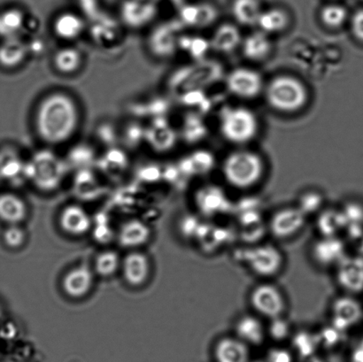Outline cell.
<instances>
[{"instance_id":"obj_1","label":"cell","mask_w":363,"mask_h":362,"mask_svg":"<svg viewBox=\"0 0 363 362\" xmlns=\"http://www.w3.org/2000/svg\"><path fill=\"white\" fill-rule=\"evenodd\" d=\"M81 112L72 96L62 91H52L38 102L35 110V130L45 144L66 143L79 129Z\"/></svg>"},{"instance_id":"obj_2","label":"cell","mask_w":363,"mask_h":362,"mask_svg":"<svg viewBox=\"0 0 363 362\" xmlns=\"http://www.w3.org/2000/svg\"><path fill=\"white\" fill-rule=\"evenodd\" d=\"M222 173L224 180L231 187L247 191L262 182L265 174V163L261 155L255 152L235 151L224 159Z\"/></svg>"},{"instance_id":"obj_3","label":"cell","mask_w":363,"mask_h":362,"mask_svg":"<svg viewBox=\"0 0 363 362\" xmlns=\"http://www.w3.org/2000/svg\"><path fill=\"white\" fill-rule=\"evenodd\" d=\"M266 101L280 113H293L305 108L308 91L298 78L283 74L274 77L265 88Z\"/></svg>"},{"instance_id":"obj_4","label":"cell","mask_w":363,"mask_h":362,"mask_svg":"<svg viewBox=\"0 0 363 362\" xmlns=\"http://www.w3.org/2000/svg\"><path fill=\"white\" fill-rule=\"evenodd\" d=\"M220 134L228 142L245 145L254 140L259 131V120L251 109L228 106L220 115Z\"/></svg>"},{"instance_id":"obj_5","label":"cell","mask_w":363,"mask_h":362,"mask_svg":"<svg viewBox=\"0 0 363 362\" xmlns=\"http://www.w3.org/2000/svg\"><path fill=\"white\" fill-rule=\"evenodd\" d=\"M240 258L254 274L264 278L279 275L284 265L282 251L270 244H259L247 248Z\"/></svg>"},{"instance_id":"obj_6","label":"cell","mask_w":363,"mask_h":362,"mask_svg":"<svg viewBox=\"0 0 363 362\" xmlns=\"http://www.w3.org/2000/svg\"><path fill=\"white\" fill-rule=\"evenodd\" d=\"M249 302L258 317L268 320L283 317L287 308L286 298L282 290L270 283L256 285L249 296Z\"/></svg>"},{"instance_id":"obj_7","label":"cell","mask_w":363,"mask_h":362,"mask_svg":"<svg viewBox=\"0 0 363 362\" xmlns=\"http://www.w3.org/2000/svg\"><path fill=\"white\" fill-rule=\"evenodd\" d=\"M307 215L297 205L279 209L269 220V230L277 239H289L304 229Z\"/></svg>"},{"instance_id":"obj_8","label":"cell","mask_w":363,"mask_h":362,"mask_svg":"<svg viewBox=\"0 0 363 362\" xmlns=\"http://www.w3.org/2000/svg\"><path fill=\"white\" fill-rule=\"evenodd\" d=\"M195 204L199 214L206 218L226 215L234 208L225 191L215 184H206L199 189L195 194Z\"/></svg>"},{"instance_id":"obj_9","label":"cell","mask_w":363,"mask_h":362,"mask_svg":"<svg viewBox=\"0 0 363 362\" xmlns=\"http://www.w3.org/2000/svg\"><path fill=\"white\" fill-rule=\"evenodd\" d=\"M227 89L238 98L252 99L258 97L263 91L261 74L249 67H238L228 74Z\"/></svg>"},{"instance_id":"obj_10","label":"cell","mask_w":363,"mask_h":362,"mask_svg":"<svg viewBox=\"0 0 363 362\" xmlns=\"http://www.w3.org/2000/svg\"><path fill=\"white\" fill-rule=\"evenodd\" d=\"M363 318V307L354 295L345 294L337 298L332 305L330 324L346 332L360 324Z\"/></svg>"},{"instance_id":"obj_11","label":"cell","mask_w":363,"mask_h":362,"mask_svg":"<svg viewBox=\"0 0 363 362\" xmlns=\"http://www.w3.org/2000/svg\"><path fill=\"white\" fill-rule=\"evenodd\" d=\"M313 261L319 267L336 268L347 256L346 243L336 237H321L311 248Z\"/></svg>"},{"instance_id":"obj_12","label":"cell","mask_w":363,"mask_h":362,"mask_svg":"<svg viewBox=\"0 0 363 362\" xmlns=\"http://www.w3.org/2000/svg\"><path fill=\"white\" fill-rule=\"evenodd\" d=\"M336 268L337 285L350 295L363 293V258L347 255Z\"/></svg>"},{"instance_id":"obj_13","label":"cell","mask_w":363,"mask_h":362,"mask_svg":"<svg viewBox=\"0 0 363 362\" xmlns=\"http://www.w3.org/2000/svg\"><path fill=\"white\" fill-rule=\"evenodd\" d=\"M121 268L124 279L129 285L140 286L147 281L151 264L147 255L140 251H133L123 259Z\"/></svg>"},{"instance_id":"obj_14","label":"cell","mask_w":363,"mask_h":362,"mask_svg":"<svg viewBox=\"0 0 363 362\" xmlns=\"http://www.w3.org/2000/svg\"><path fill=\"white\" fill-rule=\"evenodd\" d=\"M94 282V273L87 266L82 265L67 273L63 278L62 288L67 296L81 299L90 293Z\"/></svg>"},{"instance_id":"obj_15","label":"cell","mask_w":363,"mask_h":362,"mask_svg":"<svg viewBox=\"0 0 363 362\" xmlns=\"http://www.w3.org/2000/svg\"><path fill=\"white\" fill-rule=\"evenodd\" d=\"M60 225L69 235L82 236L91 230V219L84 208L78 205H70L60 214Z\"/></svg>"},{"instance_id":"obj_16","label":"cell","mask_w":363,"mask_h":362,"mask_svg":"<svg viewBox=\"0 0 363 362\" xmlns=\"http://www.w3.org/2000/svg\"><path fill=\"white\" fill-rule=\"evenodd\" d=\"M235 333L247 346H259L265 341L267 328L259 317L245 315L236 322Z\"/></svg>"},{"instance_id":"obj_17","label":"cell","mask_w":363,"mask_h":362,"mask_svg":"<svg viewBox=\"0 0 363 362\" xmlns=\"http://www.w3.org/2000/svg\"><path fill=\"white\" fill-rule=\"evenodd\" d=\"M215 357L218 362H247L248 346L237 336H225L216 343Z\"/></svg>"},{"instance_id":"obj_18","label":"cell","mask_w":363,"mask_h":362,"mask_svg":"<svg viewBox=\"0 0 363 362\" xmlns=\"http://www.w3.org/2000/svg\"><path fill=\"white\" fill-rule=\"evenodd\" d=\"M28 208L23 198L16 194H0V221L9 225H18L26 219Z\"/></svg>"},{"instance_id":"obj_19","label":"cell","mask_w":363,"mask_h":362,"mask_svg":"<svg viewBox=\"0 0 363 362\" xmlns=\"http://www.w3.org/2000/svg\"><path fill=\"white\" fill-rule=\"evenodd\" d=\"M241 45L245 58L252 62H262L268 58L272 51V43L269 35L262 30L248 35Z\"/></svg>"},{"instance_id":"obj_20","label":"cell","mask_w":363,"mask_h":362,"mask_svg":"<svg viewBox=\"0 0 363 362\" xmlns=\"http://www.w3.org/2000/svg\"><path fill=\"white\" fill-rule=\"evenodd\" d=\"M28 46L16 37L7 38L0 44V66L11 69L21 65L28 55Z\"/></svg>"},{"instance_id":"obj_21","label":"cell","mask_w":363,"mask_h":362,"mask_svg":"<svg viewBox=\"0 0 363 362\" xmlns=\"http://www.w3.org/2000/svg\"><path fill=\"white\" fill-rule=\"evenodd\" d=\"M149 227L140 220H130L120 229L119 241L122 246L137 248L143 246L150 239Z\"/></svg>"},{"instance_id":"obj_22","label":"cell","mask_w":363,"mask_h":362,"mask_svg":"<svg viewBox=\"0 0 363 362\" xmlns=\"http://www.w3.org/2000/svg\"><path fill=\"white\" fill-rule=\"evenodd\" d=\"M83 19L77 14L64 13L56 17L53 30L56 37L66 41H72L80 37L84 31Z\"/></svg>"},{"instance_id":"obj_23","label":"cell","mask_w":363,"mask_h":362,"mask_svg":"<svg viewBox=\"0 0 363 362\" xmlns=\"http://www.w3.org/2000/svg\"><path fill=\"white\" fill-rule=\"evenodd\" d=\"M242 43L240 30L233 24L220 25L213 35L211 46L216 52L230 53L235 51Z\"/></svg>"},{"instance_id":"obj_24","label":"cell","mask_w":363,"mask_h":362,"mask_svg":"<svg viewBox=\"0 0 363 362\" xmlns=\"http://www.w3.org/2000/svg\"><path fill=\"white\" fill-rule=\"evenodd\" d=\"M316 227L321 237H336L346 229V221L340 208L323 209L318 214Z\"/></svg>"},{"instance_id":"obj_25","label":"cell","mask_w":363,"mask_h":362,"mask_svg":"<svg viewBox=\"0 0 363 362\" xmlns=\"http://www.w3.org/2000/svg\"><path fill=\"white\" fill-rule=\"evenodd\" d=\"M262 11L259 0H233L231 4L234 19L244 26L257 25Z\"/></svg>"},{"instance_id":"obj_26","label":"cell","mask_w":363,"mask_h":362,"mask_svg":"<svg viewBox=\"0 0 363 362\" xmlns=\"http://www.w3.org/2000/svg\"><path fill=\"white\" fill-rule=\"evenodd\" d=\"M52 60L53 66L59 73L72 74L83 65L84 57L79 49L65 47L57 51Z\"/></svg>"},{"instance_id":"obj_27","label":"cell","mask_w":363,"mask_h":362,"mask_svg":"<svg viewBox=\"0 0 363 362\" xmlns=\"http://www.w3.org/2000/svg\"><path fill=\"white\" fill-rule=\"evenodd\" d=\"M290 24V16L281 9L263 10L257 25L266 34L280 33L286 30Z\"/></svg>"},{"instance_id":"obj_28","label":"cell","mask_w":363,"mask_h":362,"mask_svg":"<svg viewBox=\"0 0 363 362\" xmlns=\"http://www.w3.org/2000/svg\"><path fill=\"white\" fill-rule=\"evenodd\" d=\"M217 16L218 13L215 7L208 4L187 6L183 12L184 23L197 27L209 26L216 21Z\"/></svg>"},{"instance_id":"obj_29","label":"cell","mask_w":363,"mask_h":362,"mask_svg":"<svg viewBox=\"0 0 363 362\" xmlns=\"http://www.w3.org/2000/svg\"><path fill=\"white\" fill-rule=\"evenodd\" d=\"M319 16L325 27L337 30L346 23L348 12L346 7L339 4H329L320 11Z\"/></svg>"},{"instance_id":"obj_30","label":"cell","mask_w":363,"mask_h":362,"mask_svg":"<svg viewBox=\"0 0 363 362\" xmlns=\"http://www.w3.org/2000/svg\"><path fill=\"white\" fill-rule=\"evenodd\" d=\"M122 260L115 251H105L99 254L95 260V271L103 278H109L115 275L121 268Z\"/></svg>"},{"instance_id":"obj_31","label":"cell","mask_w":363,"mask_h":362,"mask_svg":"<svg viewBox=\"0 0 363 362\" xmlns=\"http://www.w3.org/2000/svg\"><path fill=\"white\" fill-rule=\"evenodd\" d=\"M325 198L321 191L308 190L298 198L297 207L308 216L319 214L325 205Z\"/></svg>"},{"instance_id":"obj_32","label":"cell","mask_w":363,"mask_h":362,"mask_svg":"<svg viewBox=\"0 0 363 362\" xmlns=\"http://www.w3.org/2000/svg\"><path fill=\"white\" fill-rule=\"evenodd\" d=\"M19 10L10 9L0 14V34L12 38L16 30L23 27L24 19Z\"/></svg>"},{"instance_id":"obj_33","label":"cell","mask_w":363,"mask_h":362,"mask_svg":"<svg viewBox=\"0 0 363 362\" xmlns=\"http://www.w3.org/2000/svg\"><path fill=\"white\" fill-rule=\"evenodd\" d=\"M267 334L276 341H283L291 335V325L284 315L269 320Z\"/></svg>"},{"instance_id":"obj_34","label":"cell","mask_w":363,"mask_h":362,"mask_svg":"<svg viewBox=\"0 0 363 362\" xmlns=\"http://www.w3.org/2000/svg\"><path fill=\"white\" fill-rule=\"evenodd\" d=\"M293 342L297 349L302 352L311 353L319 345L318 334L308 331H301L295 333Z\"/></svg>"},{"instance_id":"obj_35","label":"cell","mask_w":363,"mask_h":362,"mask_svg":"<svg viewBox=\"0 0 363 362\" xmlns=\"http://www.w3.org/2000/svg\"><path fill=\"white\" fill-rule=\"evenodd\" d=\"M191 173L205 174L210 171L213 166L211 154L206 152H199L189 161Z\"/></svg>"},{"instance_id":"obj_36","label":"cell","mask_w":363,"mask_h":362,"mask_svg":"<svg viewBox=\"0 0 363 362\" xmlns=\"http://www.w3.org/2000/svg\"><path fill=\"white\" fill-rule=\"evenodd\" d=\"M341 209L346 227L348 225H363V205L358 202H347Z\"/></svg>"},{"instance_id":"obj_37","label":"cell","mask_w":363,"mask_h":362,"mask_svg":"<svg viewBox=\"0 0 363 362\" xmlns=\"http://www.w3.org/2000/svg\"><path fill=\"white\" fill-rule=\"evenodd\" d=\"M25 239H26V234L18 225H9L3 233L4 242L12 249H17L23 246Z\"/></svg>"},{"instance_id":"obj_38","label":"cell","mask_w":363,"mask_h":362,"mask_svg":"<svg viewBox=\"0 0 363 362\" xmlns=\"http://www.w3.org/2000/svg\"><path fill=\"white\" fill-rule=\"evenodd\" d=\"M350 28L354 37L363 43V9L355 11L351 16Z\"/></svg>"},{"instance_id":"obj_39","label":"cell","mask_w":363,"mask_h":362,"mask_svg":"<svg viewBox=\"0 0 363 362\" xmlns=\"http://www.w3.org/2000/svg\"><path fill=\"white\" fill-rule=\"evenodd\" d=\"M358 255H360L362 258H363V237L359 241V253Z\"/></svg>"},{"instance_id":"obj_40","label":"cell","mask_w":363,"mask_h":362,"mask_svg":"<svg viewBox=\"0 0 363 362\" xmlns=\"http://www.w3.org/2000/svg\"><path fill=\"white\" fill-rule=\"evenodd\" d=\"M362 1H363V0H362Z\"/></svg>"}]
</instances>
